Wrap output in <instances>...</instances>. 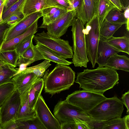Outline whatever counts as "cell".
<instances>
[{"label": "cell", "instance_id": "obj_22", "mask_svg": "<svg viewBox=\"0 0 129 129\" xmlns=\"http://www.w3.org/2000/svg\"><path fill=\"white\" fill-rule=\"evenodd\" d=\"M127 32L123 36L115 37L113 36L107 41L110 45L120 52H124L129 55V32L128 33Z\"/></svg>", "mask_w": 129, "mask_h": 129}, {"label": "cell", "instance_id": "obj_30", "mask_svg": "<svg viewBox=\"0 0 129 129\" xmlns=\"http://www.w3.org/2000/svg\"><path fill=\"white\" fill-rule=\"evenodd\" d=\"M103 129H126L123 118H114L105 121Z\"/></svg>", "mask_w": 129, "mask_h": 129}, {"label": "cell", "instance_id": "obj_21", "mask_svg": "<svg viewBox=\"0 0 129 129\" xmlns=\"http://www.w3.org/2000/svg\"><path fill=\"white\" fill-rule=\"evenodd\" d=\"M44 82L43 78H38L33 85L29 91L28 95V103L29 107L32 109H34L38 98L41 94Z\"/></svg>", "mask_w": 129, "mask_h": 129}, {"label": "cell", "instance_id": "obj_39", "mask_svg": "<svg viewBox=\"0 0 129 129\" xmlns=\"http://www.w3.org/2000/svg\"><path fill=\"white\" fill-rule=\"evenodd\" d=\"M70 1L72 9L75 10L77 13L82 7L83 0H72Z\"/></svg>", "mask_w": 129, "mask_h": 129}, {"label": "cell", "instance_id": "obj_29", "mask_svg": "<svg viewBox=\"0 0 129 129\" xmlns=\"http://www.w3.org/2000/svg\"><path fill=\"white\" fill-rule=\"evenodd\" d=\"M0 58L15 68L19 57L16 51L14 50L4 51H0Z\"/></svg>", "mask_w": 129, "mask_h": 129}, {"label": "cell", "instance_id": "obj_11", "mask_svg": "<svg viewBox=\"0 0 129 129\" xmlns=\"http://www.w3.org/2000/svg\"><path fill=\"white\" fill-rule=\"evenodd\" d=\"M38 78L34 74L21 72L12 78V82L18 92L21 99V106L25 103L33 85Z\"/></svg>", "mask_w": 129, "mask_h": 129}, {"label": "cell", "instance_id": "obj_14", "mask_svg": "<svg viewBox=\"0 0 129 129\" xmlns=\"http://www.w3.org/2000/svg\"><path fill=\"white\" fill-rule=\"evenodd\" d=\"M120 52L119 50L110 45L107 40L100 36L96 61L98 67H105L107 60L111 56Z\"/></svg>", "mask_w": 129, "mask_h": 129}, {"label": "cell", "instance_id": "obj_20", "mask_svg": "<svg viewBox=\"0 0 129 129\" xmlns=\"http://www.w3.org/2000/svg\"><path fill=\"white\" fill-rule=\"evenodd\" d=\"M46 0H24L22 7L24 17L47 8Z\"/></svg>", "mask_w": 129, "mask_h": 129}, {"label": "cell", "instance_id": "obj_31", "mask_svg": "<svg viewBox=\"0 0 129 129\" xmlns=\"http://www.w3.org/2000/svg\"><path fill=\"white\" fill-rule=\"evenodd\" d=\"M28 98V96L25 103L21 106L16 120L30 118L35 116L36 113L34 109L31 108L29 107Z\"/></svg>", "mask_w": 129, "mask_h": 129}, {"label": "cell", "instance_id": "obj_5", "mask_svg": "<svg viewBox=\"0 0 129 129\" xmlns=\"http://www.w3.org/2000/svg\"><path fill=\"white\" fill-rule=\"evenodd\" d=\"M53 112L54 116L60 123H75L76 120L88 124L92 120L87 112L69 103L66 100L58 101L54 107Z\"/></svg>", "mask_w": 129, "mask_h": 129}, {"label": "cell", "instance_id": "obj_34", "mask_svg": "<svg viewBox=\"0 0 129 129\" xmlns=\"http://www.w3.org/2000/svg\"><path fill=\"white\" fill-rule=\"evenodd\" d=\"M24 1L18 0L7 9L3 11L2 14L3 21L5 20L12 15L22 11V7Z\"/></svg>", "mask_w": 129, "mask_h": 129}, {"label": "cell", "instance_id": "obj_28", "mask_svg": "<svg viewBox=\"0 0 129 129\" xmlns=\"http://www.w3.org/2000/svg\"><path fill=\"white\" fill-rule=\"evenodd\" d=\"M51 65L50 61L45 59L42 62L38 64L25 68L21 72L26 73H33L38 78H41L43 76L47 69Z\"/></svg>", "mask_w": 129, "mask_h": 129}, {"label": "cell", "instance_id": "obj_43", "mask_svg": "<svg viewBox=\"0 0 129 129\" xmlns=\"http://www.w3.org/2000/svg\"><path fill=\"white\" fill-rule=\"evenodd\" d=\"M61 129H76L75 123H60Z\"/></svg>", "mask_w": 129, "mask_h": 129}, {"label": "cell", "instance_id": "obj_48", "mask_svg": "<svg viewBox=\"0 0 129 129\" xmlns=\"http://www.w3.org/2000/svg\"><path fill=\"white\" fill-rule=\"evenodd\" d=\"M126 129H129V116L126 115L123 118Z\"/></svg>", "mask_w": 129, "mask_h": 129}, {"label": "cell", "instance_id": "obj_51", "mask_svg": "<svg viewBox=\"0 0 129 129\" xmlns=\"http://www.w3.org/2000/svg\"><path fill=\"white\" fill-rule=\"evenodd\" d=\"M6 0H0V7L4 4Z\"/></svg>", "mask_w": 129, "mask_h": 129}, {"label": "cell", "instance_id": "obj_3", "mask_svg": "<svg viewBox=\"0 0 129 129\" xmlns=\"http://www.w3.org/2000/svg\"><path fill=\"white\" fill-rule=\"evenodd\" d=\"M71 26L74 52L72 63L75 67L87 68L89 61L87 54L84 25L80 20L74 18Z\"/></svg>", "mask_w": 129, "mask_h": 129}, {"label": "cell", "instance_id": "obj_40", "mask_svg": "<svg viewBox=\"0 0 129 129\" xmlns=\"http://www.w3.org/2000/svg\"><path fill=\"white\" fill-rule=\"evenodd\" d=\"M76 129H91L87 123L77 120H75Z\"/></svg>", "mask_w": 129, "mask_h": 129}, {"label": "cell", "instance_id": "obj_18", "mask_svg": "<svg viewBox=\"0 0 129 129\" xmlns=\"http://www.w3.org/2000/svg\"><path fill=\"white\" fill-rule=\"evenodd\" d=\"M35 46L41 53L45 59L49 60L57 64L68 66L72 63V62L67 61L57 53L42 45L38 44Z\"/></svg>", "mask_w": 129, "mask_h": 129}, {"label": "cell", "instance_id": "obj_15", "mask_svg": "<svg viewBox=\"0 0 129 129\" xmlns=\"http://www.w3.org/2000/svg\"><path fill=\"white\" fill-rule=\"evenodd\" d=\"M99 0H83L82 7L76 13L75 18L80 20L84 25L97 15Z\"/></svg>", "mask_w": 129, "mask_h": 129}, {"label": "cell", "instance_id": "obj_23", "mask_svg": "<svg viewBox=\"0 0 129 129\" xmlns=\"http://www.w3.org/2000/svg\"><path fill=\"white\" fill-rule=\"evenodd\" d=\"M122 25L120 24L110 22L105 19L100 26V36L107 40L113 36Z\"/></svg>", "mask_w": 129, "mask_h": 129}, {"label": "cell", "instance_id": "obj_33", "mask_svg": "<svg viewBox=\"0 0 129 129\" xmlns=\"http://www.w3.org/2000/svg\"><path fill=\"white\" fill-rule=\"evenodd\" d=\"M34 35H31L25 38L15 46V50L18 56L19 59L21 57L23 53L33 42L32 41Z\"/></svg>", "mask_w": 129, "mask_h": 129}, {"label": "cell", "instance_id": "obj_32", "mask_svg": "<svg viewBox=\"0 0 129 129\" xmlns=\"http://www.w3.org/2000/svg\"><path fill=\"white\" fill-rule=\"evenodd\" d=\"M15 89L13 83H7L0 86V106Z\"/></svg>", "mask_w": 129, "mask_h": 129}, {"label": "cell", "instance_id": "obj_50", "mask_svg": "<svg viewBox=\"0 0 129 129\" xmlns=\"http://www.w3.org/2000/svg\"><path fill=\"white\" fill-rule=\"evenodd\" d=\"M0 64H3V65L8 64L5 61L3 60L0 58Z\"/></svg>", "mask_w": 129, "mask_h": 129}, {"label": "cell", "instance_id": "obj_17", "mask_svg": "<svg viewBox=\"0 0 129 129\" xmlns=\"http://www.w3.org/2000/svg\"><path fill=\"white\" fill-rule=\"evenodd\" d=\"M45 59L41 53L35 47L32 42L29 46L18 59L16 67L24 64L26 66L38 60Z\"/></svg>", "mask_w": 129, "mask_h": 129}, {"label": "cell", "instance_id": "obj_38", "mask_svg": "<svg viewBox=\"0 0 129 129\" xmlns=\"http://www.w3.org/2000/svg\"><path fill=\"white\" fill-rule=\"evenodd\" d=\"M55 7H50L44 9L41 11L43 17L49 16L54 13L58 9Z\"/></svg>", "mask_w": 129, "mask_h": 129}, {"label": "cell", "instance_id": "obj_36", "mask_svg": "<svg viewBox=\"0 0 129 129\" xmlns=\"http://www.w3.org/2000/svg\"><path fill=\"white\" fill-rule=\"evenodd\" d=\"M68 11L66 10L59 8L54 13L51 15L47 17H43L42 23L39 28H45L46 26L52 23Z\"/></svg>", "mask_w": 129, "mask_h": 129}, {"label": "cell", "instance_id": "obj_27", "mask_svg": "<svg viewBox=\"0 0 129 129\" xmlns=\"http://www.w3.org/2000/svg\"><path fill=\"white\" fill-rule=\"evenodd\" d=\"M17 72L15 68L11 66L6 64L0 66V86L13 83L12 78Z\"/></svg>", "mask_w": 129, "mask_h": 129}, {"label": "cell", "instance_id": "obj_24", "mask_svg": "<svg viewBox=\"0 0 129 129\" xmlns=\"http://www.w3.org/2000/svg\"><path fill=\"white\" fill-rule=\"evenodd\" d=\"M16 121L18 129H46L36 115L32 118Z\"/></svg>", "mask_w": 129, "mask_h": 129}, {"label": "cell", "instance_id": "obj_53", "mask_svg": "<svg viewBox=\"0 0 129 129\" xmlns=\"http://www.w3.org/2000/svg\"><path fill=\"white\" fill-rule=\"evenodd\" d=\"M0 129H1V128H0Z\"/></svg>", "mask_w": 129, "mask_h": 129}, {"label": "cell", "instance_id": "obj_16", "mask_svg": "<svg viewBox=\"0 0 129 129\" xmlns=\"http://www.w3.org/2000/svg\"><path fill=\"white\" fill-rule=\"evenodd\" d=\"M38 20H36L23 34L7 42L3 41L0 45V51H2L15 50V46L25 38L35 35L38 31Z\"/></svg>", "mask_w": 129, "mask_h": 129}, {"label": "cell", "instance_id": "obj_42", "mask_svg": "<svg viewBox=\"0 0 129 129\" xmlns=\"http://www.w3.org/2000/svg\"><path fill=\"white\" fill-rule=\"evenodd\" d=\"M10 26L6 23H3L0 25V45L3 41V38L6 30Z\"/></svg>", "mask_w": 129, "mask_h": 129}, {"label": "cell", "instance_id": "obj_4", "mask_svg": "<svg viewBox=\"0 0 129 129\" xmlns=\"http://www.w3.org/2000/svg\"><path fill=\"white\" fill-rule=\"evenodd\" d=\"M124 109L121 101L114 96L106 98L87 113L92 119L106 121L114 118L121 117Z\"/></svg>", "mask_w": 129, "mask_h": 129}, {"label": "cell", "instance_id": "obj_13", "mask_svg": "<svg viewBox=\"0 0 129 129\" xmlns=\"http://www.w3.org/2000/svg\"><path fill=\"white\" fill-rule=\"evenodd\" d=\"M76 15V11L72 10L68 11L52 23L46 26L47 33L56 38H60L65 34L71 26L72 21Z\"/></svg>", "mask_w": 129, "mask_h": 129}, {"label": "cell", "instance_id": "obj_7", "mask_svg": "<svg viewBox=\"0 0 129 129\" xmlns=\"http://www.w3.org/2000/svg\"><path fill=\"white\" fill-rule=\"evenodd\" d=\"M84 29L87 56L94 68L98 57V48L99 40L100 26L96 15L85 24Z\"/></svg>", "mask_w": 129, "mask_h": 129}, {"label": "cell", "instance_id": "obj_9", "mask_svg": "<svg viewBox=\"0 0 129 129\" xmlns=\"http://www.w3.org/2000/svg\"><path fill=\"white\" fill-rule=\"evenodd\" d=\"M21 107L20 94L15 89L0 106L1 129L16 120Z\"/></svg>", "mask_w": 129, "mask_h": 129}, {"label": "cell", "instance_id": "obj_49", "mask_svg": "<svg viewBox=\"0 0 129 129\" xmlns=\"http://www.w3.org/2000/svg\"><path fill=\"white\" fill-rule=\"evenodd\" d=\"M4 4H3L0 7V25L1 22L3 21L2 19V14L3 11L4 7Z\"/></svg>", "mask_w": 129, "mask_h": 129}, {"label": "cell", "instance_id": "obj_37", "mask_svg": "<svg viewBox=\"0 0 129 129\" xmlns=\"http://www.w3.org/2000/svg\"><path fill=\"white\" fill-rule=\"evenodd\" d=\"M24 17L22 11L13 14L9 17L3 21L0 25L3 23H6L10 26L14 25L19 22Z\"/></svg>", "mask_w": 129, "mask_h": 129}, {"label": "cell", "instance_id": "obj_52", "mask_svg": "<svg viewBox=\"0 0 129 129\" xmlns=\"http://www.w3.org/2000/svg\"><path fill=\"white\" fill-rule=\"evenodd\" d=\"M70 1H72V0H70Z\"/></svg>", "mask_w": 129, "mask_h": 129}, {"label": "cell", "instance_id": "obj_44", "mask_svg": "<svg viewBox=\"0 0 129 129\" xmlns=\"http://www.w3.org/2000/svg\"><path fill=\"white\" fill-rule=\"evenodd\" d=\"M3 129H18L16 120L13 121L5 126Z\"/></svg>", "mask_w": 129, "mask_h": 129}, {"label": "cell", "instance_id": "obj_8", "mask_svg": "<svg viewBox=\"0 0 129 129\" xmlns=\"http://www.w3.org/2000/svg\"><path fill=\"white\" fill-rule=\"evenodd\" d=\"M106 98L103 94L83 89L75 91L69 95L66 100L87 112Z\"/></svg>", "mask_w": 129, "mask_h": 129}, {"label": "cell", "instance_id": "obj_46", "mask_svg": "<svg viewBox=\"0 0 129 129\" xmlns=\"http://www.w3.org/2000/svg\"><path fill=\"white\" fill-rule=\"evenodd\" d=\"M122 9L124 10L129 7V0H119Z\"/></svg>", "mask_w": 129, "mask_h": 129}, {"label": "cell", "instance_id": "obj_25", "mask_svg": "<svg viewBox=\"0 0 129 129\" xmlns=\"http://www.w3.org/2000/svg\"><path fill=\"white\" fill-rule=\"evenodd\" d=\"M115 7L110 0H99L96 16L100 27L109 12Z\"/></svg>", "mask_w": 129, "mask_h": 129}, {"label": "cell", "instance_id": "obj_6", "mask_svg": "<svg viewBox=\"0 0 129 129\" xmlns=\"http://www.w3.org/2000/svg\"><path fill=\"white\" fill-rule=\"evenodd\" d=\"M33 40L36 44L47 47L65 59L73 58V48L68 40L52 37L44 31L34 35Z\"/></svg>", "mask_w": 129, "mask_h": 129}, {"label": "cell", "instance_id": "obj_12", "mask_svg": "<svg viewBox=\"0 0 129 129\" xmlns=\"http://www.w3.org/2000/svg\"><path fill=\"white\" fill-rule=\"evenodd\" d=\"M42 16L41 11L23 18L17 23L8 28L4 33V42H7L24 33L36 20Z\"/></svg>", "mask_w": 129, "mask_h": 129}, {"label": "cell", "instance_id": "obj_41", "mask_svg": "<svg viewBox=\"0 0 129 129\" xmlns=\"http://www.w3.org/2000/svg\"><path fill=\"white\" fill-rule=\"evenodd\" d=\"M121 101L126 107L127 112L129 111V91L125 92L122 94L121 97Z\"/></svg>", "mask_w": 129, "mask_h": 129}, {"label": "cell", "instance_id": "obj_35", "mask_svg": "<svg viewBox=\"0 0 129 129\" xmlns=\"http://www.w3.org/2000/svg\"><path fill=\"white\" fill-rule=\"evenodd\" d=\"M47 8L55 7L69 11L73 10L70 0H46Z\"/></svg>", "mask_w": 129, "mask_h": 129}, {"label": "cell", "instance_id": "obj_45", "mask_svg": "<svg viewBox=\"0 0 129 129\" xmlns=\"http://www.w3.org/2000/svg\"><path fill=\"white\" fill-rule=\"evenodd\" d=\"M18 0H6L4 4L3 11L7 9L11 6Z\"/></svg>", "mask_w": 129, "mask_h": 129}, {"label": "cell", "instance_id": "obj_26", "mask_svg": "<svg viewBox=\"0 0 129 129\" xmlns=\"http://www.w3.org/2000/svg\"><path fill=\"white\" fill-rule=\"evenodd\" d=\"M116 7L112 9L109 13L105 19L111 22L121 24H126V28L127 31L129 32V21L125 17L123 13Z\"/></svg>", "mask_w": 129, "mask_h": 129}, {"label": "cell", "instance_id": "obj_10", "mask_svg": "<svg viewBox=\"0 0 129 129\" xmlns=\"http://www.w3.org/2000/svg\"><path fill=\"white\" fill-rule=\"evenodd\" d=\"M34 109L36 115L46 129H61L60 122L51 112L41 94L38 98Z\"/></svg>", "mask_w": 129, "mask_h": 129}, {"label": "cell", "instance_id": "obj_47", "mask_svg": "<svg viewBox=\"0 0 129 129\" xmlns=\"http://www.w3.org/2000/svg\"><path fill=\"white\" fill-rule=\"evenodd\" d=\"M114 5L115 7L120 11L122 9L119 0H110Z\"/></svg>", "mask_w": 129, "mask_h": 129}, {"label": "cell", "instance_id": "obj_1", "mask_svg": "<svg viewBox=\"0 0 129 129\" xmlns=\"http://www.w3.org/2000/svg\"><path fill=\"white\" fill-rule=\"evenodd\" d=\"M119 80L116 70L106 67H98L77 73L75 82L83 89L103 94L117 84Z\"/></svg>", "mask_w": 129, "mask_h": 129}, {"label": "cell", "instance_id": "obj_19", "mask_svg": "<svg viewBox=\"0 0 129 129\" xmlns=\"http://www.w3.org/2000/svg\"><path fill=\"white\" fill-rule=\"evenodd\" d=\"M105 67L116 70L129 72V58L125 55L114 54L111 56L107 60Z\"/></svg>", "mask_w": 129, "mask_h": 129}, {"label": "cell", "instance_id": "obj_2", "mask_svg": "<svg viewBox=\"0 0 129 129\" xmlns=\"http://www.w3.org/2000/svg\"><path fill=\"white\" fill-rule=\"evenodd\" d=\"M75 77V72L70 67L57 64L52 70L44 74L45 91L53 95L68 90L74 84Z\"/></svg>", "mask_w": 129, "mask_h": 129}]
</instances>
